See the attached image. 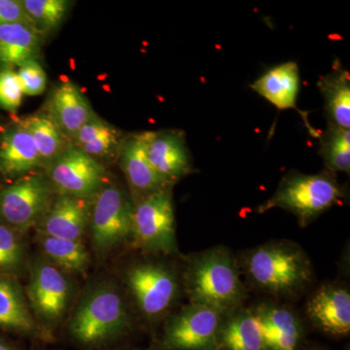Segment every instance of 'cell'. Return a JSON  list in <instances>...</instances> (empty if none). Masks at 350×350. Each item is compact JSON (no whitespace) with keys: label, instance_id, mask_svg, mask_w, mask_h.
I'll list each match as a JSON object with an SVG mask.
<instances>
[{"label":"cell","instance_id":"6da1fadb","mask_svg":"<svg viewBox=\"0 0 350 350\" xmlns=\"http://www.w3.org/2000/svg\"><path fill=\"white\" fill-rule=\"evenodd\" d=\"M238 262L225 246H215L193 255L183 273L184 290L191 304L227 315L241 308L245 288Z\"/></svg>","mask_w":350,"mask_h":350},{"label":"cell","instance_id":"7a4b0ae2","mask_svg":"<svg viewBox=\"0 0 350 350\" xmlns=\"http://www.w3.org/2000/svg\"><path fill=\"white\" fill-rule=\"evenodd\" d=\"M244 268L255 286L273 296H294L312 280L310 258L290 241H271L250 251Z\"/></svg>","mask_w":350,"mask_h":350},{"label":"cell","instance_id":"3957f363","mask_svg":"<svg viewBox=\"0 0 350 350\" xmlns=\"http://www.w3.org/2000/svg\"><path fill=\"white\" fill-rule=\"evenodd\" d=\"M345 197L347 191L334 172L326 170L317 174H304L292 170L282 177L275 194L258 206L257 213L284 209L296 216L299 225L306 227L340 204Z\"/></svg>","mask_w":350,"mask_h":350},{"label":"cell","instance_id":"277c9868","mask_svg":"<svg viewBox=\"0 0 350 350\" xmlns=\"http://www.w3.org/2000/svg\"><path fill=\"white\" fill-rule=\"evenodd\" d=\"M130 314L115 288L100 285L83 297L69 323V333L85 345L103 344L130 330Z\"/></svg>","mask_w":350,"mask_h":350},{"label":"cell","instance_id":"5b68a950","mask_svg":"<svg viewBox=\"0 0 350 350\" xmlns=\"http://www.w3.org/2000/svg\"><path fill=\"white\" fill-rule=\"evenodd\" d=\"M126 283L140 313L149 321L162 319L178 298L176 271L162 262H137L126 271Z\"/></svg>","mask_w":350,"mask_h":350},{"label":"cell","instance_id":"8992f818","mask_svg":"<svg viewBox=\"0 0 350 350\" xmlns=\"http://www.w3.org/2000/svg\"><path fill=\"white\" fill-rule=\"evenodd\" d=\"M131 239L140 250L177 252L172 188L154 193L133 204Z\"/></svg>","mask_w":350,"mask_h":350},{"label":"cell","instance_id":"52a82bcc","mask_svg":"<svg viewBox=\"0 0 350 350\" xmlns=\"http://www.w3.org/2000/svg\"><path fill=\"white\" fill-rule=\"evenodd\" d=\"M226 315L207 306L189 304L165 320L154 350H216Z\"/></svg>","mask_w":350,"mask_h":350},{"label":"cell","instance_id":"ba28073f","mask_svg":"<svg viewBox=\"0 0 350 350\" xmlns=\"http://www.w3.org/2000/svg\"><path fill=\"white\" fill-rule=\"evenodd\" d=\"M133 202L123 189L105 184L93 200L90 227L94 250L109 252L131 237Z\"/></svg>","mask_w":350,"mask_h":350},{"label":"cell","instance_id":"9c48e42d","mask_svg":"<svg viewBox=\"0 0 350 350\" xmlns=\"http://www.w3.org/2000/svg\"><path fill=\"white\" fill-rule=\"evenodd\" d=\"M56 193L45 174L25 175L0 189V223L23 232L49 208Z\"/></svg>","mask_w":350,"mask_h":350},{"label":"cell","instance_id":"30bf717a","mask_svg":"<svg viewBox=\"0 0 350 350\" xmlns=\"http://www.w3.org/2000/svg\"><path fill=\"white\" fill-rule=\"evenodd\" d=\"M45 170L56 195L94 198L107 184L105 165L86 155L71 142L63 154Z\"/></svg>","mask_w":350,"mask_h":350},{"label":"cell","instance_id":"8fae6325","mask_svg":"<svg viewBox=\"0 0 350 350\" xmlns=\"http://www.w3.org/2000/svg\"><path fill=\"white\" fill-rule=\"evenodd\" d=\"M71 296V284L66 273L52 262H38L31 269L27 288L29 308L45 326L63 319Z\"/></svg>","mask_w":350,"mask_h":350},{"label":"cell","instance_id":"7c38bea8","mask_svg":"<svg viewBox=\"0 0 350 350\" xmlns=\"http://www.w3.org/2000/svg\"><path fill=\"white\" fill-rule=\"evenodd\" d=\"M147 158L157 174L167 185L192 174L195 167L184 131L162 130L145 131Z\"/></svg>","mask_w":350,"mask_h":350},{"label":"cell","instance_id":"4fadbf2b","mask_svg":"<svg viewBox=\"0 0 350 350\" xmlns=\"http://www.w3.org/2000/svg\"><path fill=\"white\" fill-rule=\"evenodd\" d=\"M94 198L56 195L38 223V234L82 241L90 225Z\"/></svg>","mask_w":350,"mask_h":350},{"label":"cell","instance_id":"5bb4252c","mask_svg":"<svg viewBox=\"0 0 350 350\" xmlns=\"http://www.w3.org/2000/svg\"><path fill=\"white\" fill-rule=\"evenodd\" d=\"M261 332L265 350H301L305 330L296 312L275 304L252 308Z\"/></svg>","mask_w":350,"mask_h":350},{"label":"cell","instance_id":"9a60e30c","mask_svg":"<svg viewBox=\"0 0 350 350\" xmlns=\"http://www.w3.org/2000/svg\"><path fill=\"white\" fill-rule=\"evenodd\" d=\"M306 314L319 330L335 338L350 333V293L336 284L323 285L306 305Z\"/></svg>","mask_w":350,"mask_h":350},{"label":"cell","instance_id":"2e32d148","mask_svg":"<svg viewBox=\"0 0 350 350\" xmlns=\"http://www.w3.org/2000/svg\"><path fill=\"white\" fill-rule=\"evenodd\" d=\"M133 204L154 193L172 188L157 174L147 158L144 133L128 135L119 156Z\"/></svg>","mask_w":350,"mask_h":350},{"label":"cell","instance_id":"e0dca14e","mask_svg":"<svg viewBox=\"0 0 350 350\" xmlns=\"http://www.w3.org/2000/svg\"><path fill=\"white\" fill-rule=\"evenodd\" d=\"M44 169L33 140L18 122L0 135V178L15 181Z\"/></svg>","mask_w":350,"mask_h":350},{"label":"cell","instance_id":"ac0fdd59","mask_svg":"<svg viewBox=\"0 0 350 350\" xmlns=\"http://www.w3.org/2000/svg\"><path fill=\"white\" fill-rule=\"evenodd\" d=\"M46 114L69 140L94 114L86 96L73 82L55 88L45 105Z\"/></svg>","mask_w":350,"mask_h":350},{"label":"cell","instance_id":"d6986e66","mask_svg":"<svg viewBox=\"0 0 350 350\" xmlns=\"http://www.w3.org/2000/svg\"><path fill=\"white\" fill-rule=\"evenodd\" d=\"M126 135L94 113L73 135L70 142L77 148L105 165L119 160Z\"/></svg>","mask_w":350,"mask_h":350},{"label":"cell","instance_id":"ffe728a7","mask_svg":"<svg viewBox=\"0 0 350 350\" xmlns=\"http://www.w3.org/2000/svg\"><path fill=\"white\" fill-rule=\"evenodd\" d=\"M251 89L278 109H297L301 77L296 62H286L269 68L250 85Z\"/></svg>","mask_w":350,"mask_h":350},{"label":"cell","instance_id":"44dd1931","mask_svg":"<svg viewBox=\"0 0 350 350\" xmlns=\"http://www.w3.org/2000/svg\"><path fill=\"white\" fill-rule=\"evenodd\" d=\"M323 96L324 113L329 126L350 129V73L336 61L331 71L317 82Z\"/></svg>","mask_w":350,"mask_h":350},{"label":"cell","instance_id":"7402d4cb","mask_svg":"<svg viewBox=\"0 0 350 350\" xmlns=\"http://www.w3.org/2000/svg\"><path fill=\"white\" fill-rule=\"evenodd\" d=\"M41 38L29 23L0 25V66L12 68L29 59H38Z\"/></svg>","mask_w":350,"mask_h":350},{"label":"cell","instance_id":"603a6c76","mask_svg":"<svg viewBox=\"0 0 350 350\" xmlns=\"http://www.w3.org/2000/svg\"><path fill=\"white\" fill-rule=\"evenodd\" d=\"M0 329L29 335L36 331L27 297L15 278L0 275Z\"/></svg>","mask_w":350,"mask_h":350},{"label":"cell","instance_id":"cb8c5ba5","mask_svg":"<svg viewBox=\"0 0 350 350\" xmlns=\"http://www.w3.org/2000/svg\"><path fill=\"white\" fill-rule=\"evenodd\" d=\"M216 350H265L252 310L239 308L225 317L219 330Z\"/></svg>","mask_w":350,"mask_h":350},{"label":"cell","instance_id":"d4e9b609","mask_svg":"<svg viewBox=\"0 0 350 350\" xmlns=\"http://www.w3.org/2000/svg\"><path fill=\"white\" fill-rule=\"evenodd\" d=\"M19 123L33 140L44 169L59 158L70 142L45 112L25 117Z\"/></svg>","mask_w":350,"mask_h":350},{"label":"cell","instance_id":"484cf974","mask_svg":"<svg viewBox=\"0 0 350 350\" xmlns=\"http://www.w3.org/2000/svg\"><path fill=\"white\" fill-rule=\"evenodd\" d=\"M38 241L46 257L64 273H84L89 268L91 259L82 241L38 234Z\"/></svg>","mask_w":350,"mask_h":350},{"label":"cell","instance_id":"4316f807","mask_svg":"<svg viewBox=\"0 0 350 350\" xmlns=\"http://www.w3.org/2000/svg\"><path fill=\"white\" fill-rule=\"evenodd\" d=\"M319 154L329 172L350 174V130L327 126L319 137Z\"/></svg>","mask_w":350,"mask_h":350},{"label":"cell","instance_id":"83f0119b","mask_svg":"<svg viewBox=\"0 0 350 350\" xmlns=\"http://www.w3.org/2000/svg\"><path fill=\"white\" fill-rule=\"evenodd\" d=\"M29 23L41 38L57 29L68 14L66 0H21Z\"/></svg>","mask_w":350,"mask_h":350},{"label":"cell","instance_id":"f1b7e54d","mask_svg":"<svg viewBox=\"0 0 350 350\" xmlns=\"http://www.w3.org/2000/svg\"><path fill=\"white\" fill-rule=\"evenodd\" d=\"M22 232L0 223V275L15 278L24 268Z\"/></svg>","mask_w":350,"mask_h":350},{"label":"cell","instance_id":"f546056e","mask_svg":"<svg viewBox=\"0 0 350 350\" xmlns=\"http://www.w3.org/2000/svg\"><path fill=\"white\" fill-rule=\"evenodd\" d=\"M17 75L25 96H38L45 91L47 76L38 59H29L21 64Z\"/></svg>","mask_w":350,"mask_h":350},{"label":"cell","instance_id":"4dcf8cb0","mask_svg":"<svg viewBox=\"0 0 350 350\" xmlns=\"http://www.w3.org/2000/svg\"><path fill=\"white\" fill-rule=\"evenodd\" d=\"M23 96L17 72L12 68L0 69V108L15 112L22 103Z\"/></svg>","mask_w":350,"mask_h":350},{"label":"cell","instance_id":"1f68e13d","mask_svg":"<svg viewBox=\"0 0 350 350\" xmlns=\"http://www.w3.org/2000/svg\"><path fill=\"white\" fill-rule=\"evenodd\" d=\"M11 23H29L21 0H0V25Z\"/></svg>","mask_w":350,"mask_h":350},{"label":"cell","instance_id":"d6a6232c","mask_svg":"<svg viewBox=\"0 0 350 350\" xmlns=\"http://www.w3.org/2000/svg\"><path fill=\"white\" fill-rule=\"evenodd\" d=\"M0 350H14L13 347H11L8 342H4V340H0Z\"/></svg>","mask_w":350,"mask_h":350},{"label":"cell","instance_id":"836d02e7","mask_svg":"<svg viewBox=\"0 0 350 350\" xmlns=\"http://www.w3.org/2000/svg\"><path fill=\"white\" fill-rule=\"evenodd\" d=\"M301 350H327V349H323V347H308V349H301Z\"/></svg>","mask_w":350,"mask_h":350}]
</instances>
